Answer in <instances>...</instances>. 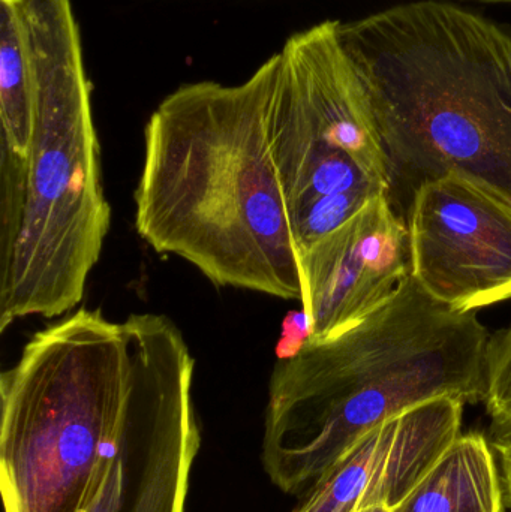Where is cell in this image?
<instances>
[{
    "instance_id": "30bf717a",
    "label": "cell",
    "mask_w": 511,
    "mask_h": 512,
    "mask_svg": "<svg viewBox=\"0 0 511 512\" xmlns=\"http://www.w3.org/2000/svg\"><path fill=\"white\" fill-rule=\"evenodd\" d=\"M464 406L456 397H435L372 427L300 496L293 512L395 510L462 435Z\"/></svg>"
},
{
    "instance_id": "8992f818",
    "label": "cell",
    "mask_w": 511,
    "mask_h": 512,
    "mask_svg": "<svg viewBox=\"0 0 511 512\" xmlns=\"http://www.w3.org/2000/svg\"><path fill=\"white\" fill-rule=\"evenodd\" d=\"M339 24L294 33L279 51L270 152L299 258L371 198L392 192L371 96Z\"/></svg>"
},
{
    "instance_id": "6da1fadb",
    "label": "cell",
    "mask_w": 511,
    "mask_h": 512,
    "mask_svg": "<svg viewBox=\"0 0 511 512\" xmlns=\"http://www.w3.org/2000/svg\"><path fill=\"white\" fill-rule=\"evenodd\" d=\"M281 54L245 83L185 84L146 126L135 228L213 285L302 301L300 258L270 152Z\"/></svg>"
},
{
    "instance_id": "9a60e30c",
    "label": "cell",
    "mask_w": 511,
    "mask_h": 512,
    "mask_svg": "<svg viewBox=\"0 0 511 512\" xmlns=\"http://www.w3.org/2000/svg\"><path fill=\"white\" fill-rule=\"evenodd\" d=\"M492 450L500 462L501 483H503L504 501L511 508V439H492Z\"/></svg>"
},
{
    "instance_id": "e0dca14e",
    "label": "cell",
    "mask_w": 511,
    "mask_h": 512,
    "mask_svg": "<svg viewBox=\"0 0 511 512\" xmlns=\"http://www.w3.org/2000/svg\"><path fill=\"white\" fill-rule=\"evenodd\" d=\"M470 2L491 3V5H511V0H470Z\"/></svg>"
},
{
    "instance_id": "52a82bcc",
    "label": "cell",
    "mask_w": 511,
    "mask_h": 512,
    "mask_svg": "<svg viewBox=\"0 0 511 512\" xmlns=\"http://www.w3.org/2000/svg\"><path fill=\"white\" fill-rule=\"evenodd\" d=\"M128 340V403L101 486L83 512H185L201 445L195 361L168 316L135 313Z\"/></svg>"
},
{
    "instance_id": "5bb4252c",
    "label": "cell",
    "mask_w": 511,
    "mask_h": 512,
    "mask_svg": "<svg viewBox=\"0 0 511 512\" xmlns=\"http://www.w3.org/2000/svg\"><path fill=\"white\" fill-rule=\"evenodd\" d=\"M309 340L308 319L305 312H290L285 318L284 327H282L281 339L276 346V358L285 360V358L294 357Z\"/></svg>"
},
{
    "instance_id": "9c48e42d",
    "label": "cell",
    "mask_w": 511,
    "mask_h": 512,
    "mask_svg": "<svg viewBox=\"0 0 511 512\" xmlns=\"http://www.w3.org/2000/svg\"><path fill=\"white\" fill-rule=\"evenodd\" d=\"M309 343L347 333L386 306L411 276L404 215L389 194L371 198L300 255Z\"/></svg>"
},
{
    "instance_id": "2e32d148",
    "label": "cell",
    "mask_w": 511,
    "mask_h": 512,
    "mask_svg": "<svg viewBox=\"0 0 511 512\" xmlns=\"http://www.w3.org/2000/svg\"><path fill=\"white\" fill-rule=\"evenodd\" d=\"M354 512H392L389 507L386 505H372V507L362 508V510H357Z\"/></svg>"
},
{
    "instance_id": "4fadbf2b",
    "label": "cell",
    "mask_w": 511,
    "mask_h": 512,
    "mask_svg": "<svg viewBox=\"0 0 511 512\" xmlns=\"http://www.w3.org/2000/svg\"><path fill=\"white\" fill-rule=\"evenodd\" d=\"M483 402L492 421V439H511V325L489 339Z\"/></svg>"
},
{
    "instance_id": "8fae6325",
    "label": "cell",
    "mask_w": 511,
    "mask_h": 512,
    "mask_svg": "<svg viewBox=\"0 0 511 512\" xmlns=\"http://www.w3.org/2000/svg\"><path fill=\"white\" fill-rule=\"evenodd\" d=\"M504 490L491 442L461 435L392 512H504Z\"/></svg>"
},
{
    "instance_id": "7c38bea8",
    "label": "cell",
    "mask_w": 511,
    "mask_h": 512,
    "mask_svg": "<svg viewBox=\"0 0 511 512\" xmlns=\"http://www.w3.org/2000/svg\"><path fill=\"white\" fill-rule=\"evenodd\" d=\"M35 51L21 0H0V149L24 158L35 123Z\"/></svg>"
},
{
    "instance_id": "5b68a950",
    "label": "cell",
    "mask_w": 511,
    "mask_h": 512,
    "mask_svg": "<svg viewBox=\"0 0 511 512\" xmlns=\"http://www.w3.org/2000/svg\"><path fill=\"white\" fill-rule=\"evenodd\" d=\"M125 324L81 309L38 331L0 375L5 512H83L104 480L129 396Z\"/></svg>"
},
{
    "instance_id": "7a4b0ae2",
    "label": "cell",
    "mask_w": 511,
    "mask_h": 512,
    "mask_svg": "<svg viewBox=\"0 0 511 512\" xmlns=\"http://www.w3.org/2000/svg\"><path fill=\"white\" fill-rule=\"evenodd\" d=\"M404 215L422 183L458 174L511 203V30L449 0L339 24Z\"/></svg>"
},
{
    "instance_id": "277c9868",
    "label": "cell",
    "mask_w": 511,
    "mask_h": 512,
    "mask_svg": "<svg viewBox=\"0 0 511 512\" xmlns=\"http://www.w3.org/2000/svg\"><path fill=\"white\" fill-rule=\"evenodd\" d=\"M38 90L24 158L0 149V333L81 303L111 224L80 32L69 0H21Z\"/></svg>"
},
{
    "instance_id": "3957f363",
    "label": "cell",
    "mask_w": 511,
    "mask_h": 512,
    "mask_svg": "<svg viewBox=\"0 0 511 512\" xmlns=\"http://www.w3.org/2000/svg\"><path fill=\"white\" fill-rule=\"evenodd\" d=\"M476 313L443 306L410 276L362 324L276 360L261 448L270 481L302 496L387 418L435 397L483 402L491 334Z\"/></svg>"
},
{
    "instance_id": "ba28073f",
    "label": "cell",
    "mask_w": 511,
    "mask_h": 512,
    "mask_svg": "<svg viewBox=\"0 0 511 512\" xmlns=\"http://www.w3.org/2000/svg\"><path fill=\"white\" fill-rule=\"evenodd\" d=\"M411 277L438 303L477 312L511 300V203L447 174L422 183L404 212Z\"/></svg>"
}]
</instances>
